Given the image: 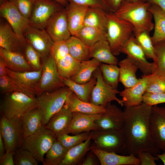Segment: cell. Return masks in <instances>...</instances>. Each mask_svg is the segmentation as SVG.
<instances>
[{
    "label": "cell",
    "mask_w": 165,
    "mask_h": 165,
    "mask_svg": "<svg viewBox=\"0 0 165 165\" xmlns=\"http://www.w3.org/2000/svg\"><path fill=\"white\" fill-rule=\"evenodd\" d=\"M59 3L64 7H65L69 3L66 0H54Z\"/></svg>",
    "instance_id": "obj_59"
},
{
    "label": "cell",
    "mask_w": 165,
    "mask_h": 165,
    "mask_svg": "<svg viewBox=\"0 0 165 165\" xmlns=\"http://www.w3.org/2000/svg\"><path fill=\"white\" fill-rule=\"evenodd\" d=\"M24 55L33 71H38L42 68L39 55L28 43L25 49Z\"/></svg>",
    "instance_id": "obj_45"
},
{
    "label": "cell",
    "mask_w": 165,
    "mask_h": 165,
    "mask_svg": "<svg viewBox=\"0 0 165 165\" xmlns=\"http://www.w3.org/2000/svg\"><path fill=\"white\" fill-rule=\"evenodd\" d=\"M44 29L54 42L66 41L72 35L68 26L65 7L53 15Z\"/></svg>",
    "instance_id": "obj_17"
},
{
    "label": "cell",
    "mask_w": 165,
    "mask_h": 165,
    "mask_svg": "<svg viewBox=\"0 0 165 165\" xmlns=\"http://www.w3.org/2000/svg\"><path fill=\"white\" fill-rule=\"evenodd\" d=\"M64 7L54 0H35L28 20L30 26L44 29L53 15Z\"/></svg>",
    "instance_id": "obj_10"
},
{
    "label": "cell",
    "mask_w": 165,
    "mask_h": 165,
    "mask_svg": "<svg viewBox=\"0 0 165 165\" xmlns=\"http://www.w3.org/2000/svg\"><path fill=\"white\" fill-rule=\"evenodd\" d=\"M148 84L145 92L153 93H165V77L153 72L146 76Z\"/></svg>",
    "instance_id": "obj_43"
},
{
    "label": "cell",
    "mask_w": 165,
    "mask_h": 165,
    "mask_svg": "<svg viewBox=\"0 0 165 165\" xmlns=\"http://www.w3.org/2000/svg\"><path fill=\"white\" fill-rule=\"evenodd\" d=\"M90 150L97 157L101 165H139V158L133 154L121 155L118 153L105 152L91 146Z\"/></svg>",
    "instance_id": "obj_21"
},
{
    "label": "cell",
    "mask_w": 165,
    "mask_h": 165,
    "mask_svg": "<svg viewBox=\"0 0 165 165\" xmlns=\"http://www.w3.org/2000/svg\"><path fill=\"white\" fill-rule=\"evenodd\" d=\"M101 64V62L94 58L81 61L77 71L70 79L79 83H86L91 79L94 72Z\"/></svg>",
    "instance_id": "obj_34"
},
{
    "label": "cell",
    "mask_w": 165,
    "mask_h": 165,
    "mask_svg": "<svg viewBox=\"0 0 165 165\" xmlns=\"http://www.w3.org/2000/svg\"><path fill=\"white\" fill-rule=\"evenodd\" d=\"M42 60V72L36 97L43 93L53 91L65 86L51 55L50 54Z\"/></svg>",
    "instance_id": "obj_9"
},
{
    "label": "cell",
    "mask_w": 165,
    "mask_h": 165,
    "mask_svg": "<svg viewBox=\"0 0 165 165\" xmlns=\"http://www.w3.org/2000/svg\"><path fill=\"white\" fill-rule=\"evenodd\" d=\"M4 94L0 104L1 116L8 119L21 118L29 111L38 107L36 97L20 91Z\"/></svg>",
    "instance_id": "obj_4"
},
{
    "label": "cell",
    "mask_w": 165,
    "mask_h": 165,
    "mask_svg": "<svg viewBox=\"0 0 165 165\" xmlns=\"http://www.w3.org/2000/svg\"><path fill=\"white\" fill-rule=\"evenodd\" d=\"M150 5L141 0L124 1L114 13L118 17L132 25L134 28V34L143 31L149 32L154 28L153 16L149 10Z\"/></svg>",
    "instance_id": "obj_2"
},
{
    "label": "cell",
    "mask_w": 165,
    "mask_h": 165,
    "mask_svg": "<svg viewBox=\"0 0 165 165\" xmlns=\"http://www.w3.org/2000/svg\"><path fill=\"white\" fill-rule=\"evenodd\" d=\"M72 3L88 7H99L108 12H113L106 0H66Z\"/></svg>",
    "instance_id": "obj_47"
},
{
    "label": "cell",
    "mask_w": 165,
    "mask_h": 165,
    "mask_svg": "<svg viewBox=\"0 0 165 165\" xmlns=\"http://www.w3.org/2000/svg\"><path fill=\"white\" fill-rule=\"evenodd\" d=\"M5 0H0V4H1Z\"/></svg>",
    "instance_id": "obj_61"
},
{
    "label": "cell",
    "mask_w": 165,
    "mask_h": 165,
    "mask_svg": "<svg viewBox=\"0 0 165 165\" xmlns=\"http://www.w3.org/2000/svg\"><path fill=\"white\" fill-rule=\"evenodd\" d=\"M105 112L101 114L96 123L98 129L114 130L122 129L124 121L123 111L111 102L105 107Z\"/></svg>",
    "instance_id": "obj_18"
},
{
    "label": "cell",
    "mask_w": 165,
    "mask_h": 165,
    "mask_svg": "<svg viewBox=\"0 0 165 165\" xmlns=\"http://www.w3.org/2000/svg\"><path fill=\"white\" fill-rule=\"evenodd\" d=\"M99 67L105 82L114 89H117L119 81V68L117 65L101 63Z\"/></svg>",
    "instance_id": "obj_39"
},
{
    "label": "cell",
    "mask_w": 165,
    "mask_h": 165,
    "mask_svg": "<svg viewBox=\"0 0 165 165\" xmlns=\"http://www.w3.org/2000/svg\"><path fill=\"white\" fill-rule=\"evenodd\" d=\"M136 42L142 49L147 57L154 60V46L149 32H141L134 34Z\"/></svg>",
    "instance_id": "obj_41"
},
{
    "label": "cell",
    "mask_w": 165,
    "mask_h": 165,
    "mask_svg": "<svg viewBox=\"0 0 165 165\" xmlns=\"http://www.w3.org/2000/svg\"><path fill=\"white\" fill-rule=\"evenodd\" d=\"M152 106L144 102L138 105L125 107L124 121L122 129L126 143L125 150L128 155L137 156L141 151H146L154 155L160 150L155 145L151 137L149 120Z\"/></svg>",
    "instance_id": "obj_1"
},
{
    "label": "cell",
    "mask_w": 165,
    "mask_h": 165,
    "mask_svg": "<svg viewBox=\"0 0 165 165\" xmlns=\"http://www.w3.org/2000/svg\"><path fill=\"white\" fill-rule=\"evenodd\" d=\"M149 10L154 20V29L152 39L154 44L165 40V11L158 6L150 5Z\"/></svg>",
    "instance_id": "obj_29"
},
{
    "label": "cell",
    "mask_w": 165,
    "mask_h": 165,
    "mask_svg": "<svg viewBox=\"0 0 165 165\" xmlns=\"http://www.w3.org/2000/svg\"><path fill=\"white\" fill-rule=\"evenodd\" d=\"M91 47L97 42L107 39L106 33L96 28L84 25L75 36Z\"/></svg>",
    "instance_id": "obj_37"
},
{
    "label": "cell",
    "mask_w": 165,
    "mask_h": 165,
    "mask_svg": "<svg viewBox=\"0 0 165 165\" xmlns=\"http://www.w3.org/2000/svg\"><path fill=\"white\" fill-rule=\"evenodd\" d=\"M0 14L18 36L24 38V34L29 25L28 20L21 13L12 2L5 0L0 4Z\"/></svg>",
    "instance_id": "obj_15"
},
{
    "label": "cell",
    "mask_w": 165,
    "mask_h": 165,
    "mask_svg": "<svg viewBox=\"0 0 165 165\" xmlns=\"http://www.w3.org/2000/svg\"><path fill=\"white\" fill-rule=\"evenodd\" d=\"M119 68V81L125 88L133 86L138 82L136 73L138 69L127 57L118 62Z\"/></svg>",
    "instance_id": "obj_30"
},
{
    "label": "cell",
    "mask_w": 165,
    "mask_h": 165,
    "mask_svg": "<svg viewBox=\"0 0 165 165\" xmlns=\"http://www.w3.org/2000/svg\"><path fill=\"white\" fill-rule=\"evenodd\" d=\"M124 0H107V2L113 12L119 8Z\"/></svg>",
    "instance_id": "obj_54"
},
{
    "label": "cell",
    "mask_w": 165,
    "mask_h": 165,
    "mask_svg": "<svg viewBox=\"0 0 165 165\" xmlns=\"http://www.w3.org/2000/svg\"><path fill=\"white\" fill-rule=\"evenodd\" d=\"M137 156L139 158L141 165H156V161L159 159L157 156L146 151L139 152Z\"/></svg>",
    "instance_id": "obj_51"
},
{
    "label": "cell",
    "mask_w": 165,
    "mask_h": 165,
    "mask_svg": "<svg viewBox=\"0 0 165 165\" xmlns=\"http://www.w3.org/2000/svg\"><path fill=\"white\" fill-rule=\"evenodd\" d=\"M88 8L69 2L65 7L68 26L72 35L76 36L84 26L85 16Z\"/></svg>",
    "instance_id": "obj_23"
},
{
    "label": "cell",
    "mask_w": 165,
    "mask_h": 165,
    "mask_svg": "<svg viewBox=\"0 0 165 165\" xmlns=\"http://www.w3.org/2000/svg\"><path fill=\"white\" fill-rule=\"evenodd\" d=\"M14 160L15 165H38V162L28 151L20 148L14 152Z\"/></svg>",
    "instance_id": "obj_44"
},
{
    "label": "cell",
    "mask_w": 165,
    "mask_h": 165,
    "mask_svg": "<svg viewBox=\"0 0 165 165\" xmlns=\"http://www.w3.org/2000/svg\"><path fill=\"white\" fill-rule=\"evenodd\" d=\"M0 88L1 92L3 94L15 91L21 92L13 79L7 75L0 77Z\"/></svg>",
    "instance_id": "obj_49"
},
{
    "label": "cell",
    "mask_w": 165,
    "mask_h": 165,
    "mask_svg": "<svg viewBox=\"0 0 165 165\" xmlns=\"http://www.w3.org/2000/svg\"><path fill=\"white\" fill-rule=\"evenodd\" d=\"M91 133V131L85 132L72 135L64 133L57 136V140L68 150L85 141L90 136Z\"/></svg>",
    "instance_id": "obj_42"
},
{
    "label": "cell",
    "mask_w": 165,
    "mask_h": 165,
    "mask_svg": "<svg viewBox=\"0 0 165 165\" xmlns=\"http://www.w3.org/2000/svg\"><path fill=\"white\" fill-rule=\"evenodd\" d=\"M62 79L65 86H67L78 98L84 101L90 102L91 93L97 81L93 74L89 81L82 84L75 82L70 79Z\"/></svg>",
    "instance_id": "obj_32"
},
{
    "label": "cell",
    "mask_w": 165,
    "mask_h": 165,
    "mask_svg": "<svg viewBox=\"0 0 165 165\" xmlns=\"http://www.w3.org/2000/svg\"><path fill=\"white\" fill-rule=\"evenodd\" d=\"M13 151L6 152L4 155L0 158V165H14Z\"/></svg>",
    "instance_id": "obj_53"
},
{
    "label": "cell",
    "mask_w": 165,
    "mask_h": 165,
    "mask_svg": "<svg viewBox=\"0 0 165 165\" xmlns=\"http://www.w3.org/2000/svg\"><path fill=\"white\" fill-rule=\"evenodd\" d=\"M151 139L155 146L165 152V107L152 106L149 120Z\"/></svg>",
    "instance_id": "obj_13"
},
{
    "label": "cell",
    "mask_w": 165,
    "mask_h": 165,
    "mask_svg": "<svg viewBox=\"0 0 165 165\" xmlns=\"http://www.w3.org/2000/svg\"><path fill=\"white\" fill-rule=\"evenodd\" d=\"M71 91L65 86L53 91L43 93L36 97L38 107L43 113V126L53 115L63 107Z\"/></svg>",
    "instance_id": "obj_7"
},
{
    "label": "cell",
    "mask_w": 165,
    "mask_h": 165,
    "mask_svg": "<svg viewBox=\"0 0 165 165\" xmlns=\"http://www.w3.org/2000/svg\"><path fill=\"white\" fill-rule=\"evenodd\" d=\"M72 118L66 133L72 135L85 132H90L98 129L96 121L101 114H88L72 112Z\"/></svg>",
    "instance_id": "obj_20"
},
{
    "label": "cell",
    "mask_w": 165,
    "mask_h": 165,
    "mask_svg": "<svg viewBox=\"0 0 165 165\" xmlns=\"http://www.w3.org/2000/svg\"><path fill=\"white\" fill-rule=\"evenodd\" d=\"M120 53L127 55V57L141 71L143 75H148L154 72V63L147 61L144 52L136 42L134 35L122 46Z\"/></svg>",
    "instance_id": "obj_12"
},
{
    "label": "cell",
    "mask_w": 165,
    "mask_h": 165,
    "mask_svg": "<svg viewBox=\"0 0 165 165\" xmlns=\"http://www.w3.org/2000/svg\"><path fill=\"white\" fill-rule=\"evenodd\" d=\"M17 7L21 13L28 20L35 0H8Z\"/></svg>",
    "instance_id": "obj_48"
},
{
    "label": "cell",
    "mask_w": 165,
    "mask_h": 165,
    "mask_svg": "<svg viewBox=\"0 0 165 165\" xmlns=\"http://www.w3.org/2000/svg\"><path fill=\"white\" fill-rule=\"evenodd\" d=\"M28 44L24 38L18 36L6 21L0 24V48L24 55Z\"/></svg>",
    "instance_id": "obj_19"
},
{
    "label": "cell",
    "mask_w": 165,
    "mask_h": 165,
    "mask_svg": "<svg viewBox=\"0 0 165 165\" xmlns=\"http://www.w3.org/2000/svg\"><path fill=\"white\" fill-rule=\"evenodd\" d=\"M91 136L94 143L92 147L105 152L117 153L125 150L126 140L122 129H97L91 131Z\"/></svg>",
    "instance_id": "obj_6"
},
{
    "label": "cell",
    "mask_w": 165,
    "mask_h": 165,
    "mask_svg": "<svg viewBox=\"0 0 165 165\" xmlns=\"http://www.w3.org/2000/svg\"><path fill=\"white\" fill-rule=\"evenodd\" d=\"M24 37L39 54L42 60L50 54L54 42L45 29L35 28L29 25Z\"/></svg>",
    "instance_id": "obj_16"
},
{
    "label": "cell",
    "mask_w": 165,
    "mask_h": 165,
    "mask_svg": "<svg viewBox=\"0 0 165 165\" xmlns=\"http://www.w3.org/2000/svg\"><path fill=\"white\" fill-rule=\"evenodd\" d=\"M7 75L11 78L21 91L28 95L36 97L41 77L42 68L38 71L19 72L6 67Z\"/></svg>",
    "instance_id": "obj_14"
},
{
    "label": "cell",
    "mask_w": 165,
    "mask_h": 165,
    "mask_svg": "<svg viewBox=\"0 0 165 165\" xmlns=\"http://www.w3.org/2000/svg\"><path fill=\"white\" fill-rule=\"evenodd\" d=\"M68 150L56 140L45 154L43 164L60 165Z\"/></svg>",
    "instance_id": "obj_38"
},
{
    "label": "cell",
    "mask_w": 165,
    "mask_h": 165,
    "mask_svg": "<svg viewBox=\"0 0 165 165\" xmlns=\"http://www.w3.org/2000/svg\"><path fill=\"white\" fill-rule=\"evenodd\" d=\"M6 152L5 146L2 138L0 134V158H1Z\"/></svg>",
    "instance_id": "obj_57"
},
{
    "label": "cell",
    "mask_w": 165,
    "mask_h": 165,
    "mask_svg": "<svg viewBox=\"0 0 165 165\" xmlns=\"http://www.w3.org/2000/svg\"><path fill=\"white\" fill-rule=\"evenodd\" d=\"M43 113L38 107L33 108L21 117L23 138L34 134L43 126Z\"/></svg>",
    "instance_id": "obj_26"
},
{
    "label": "cell",
    "mask_w": 165,
    "mask_h": 165,
    "mask_svg": "<svg viewBox=\"0 0 165 165\" xmlns=\"http://www.w3.org/2000/svg\"><path fill=\"white\" fill-rule=\"evenodd\" d=\"M154 44L155 66L154 72L165 77V40L156 42Z\"/></svg>",
    "instance_id": "obj_40"
},
{
    "label": "cell",
    "mask_w": 165,
    "mask_h": 165,
    "mask_svg": "<svg viewBox=\"0 0 165 165\" xmlns=\"http://www.w3.org/2000/svg\"><path fill=\"white\" fill-rule=\"evenodd\" d=\"M57 136L50 130L43 126L34 134L23 138L20 148L31 152L38 162H43L45 156Z\"/></svg>",
    "instance_id": "obj_5"
},
{
    "label": "cell",
    "mask_w": 165,
    "mask_h": 165,
    "mask_svg": "<svg viewBox=\"0 0 165 165\" xmlns=\"http://www.w3.org/2000/svg\"><path fill=\"white\" fill-rule=\"evenodd\" d=\"M90 57L102 63L117 65L118 63V60L112 53L107 39L101 40L90 47Z\"/></svg>",
    "instance_id": "obj_28"
},
{
    "label": "cell",
    "mask_w": 165,
    "mask_h": 165,
    "mask_svg": "<svg viewBox=\"0 0 165 165\" xmlns=\"http://www.w3.org/2000/svg\"><path fill=\"white\" fill-rule=\"evenodd\" d=\"M148 80L146 76L142 75L138 82L134 86L120 92L119 95L122 97L124 106L126 107L134 106L143 102V97L146 91Z\"/></svg>",
    "instance_id": "obj_22"
},
{
    "label": "cell",
    "mask_w": 165,
    "mask_h": 165,
    "mask_svg": "<svg viewBox=\"0 0 165 165\" xmlns=\"http://www.w3.org/2000/svg\"><path fill=\"white\" fill-rule=\"evenodd\" d=\"M108 12L99 7H89L84 25L93 27L106 33Z\"/></svg>",
    "instance_id": "obj_33"
},
{
    "label": "cell",
    "mask_w": 165,
    "mask_h": 165,
    "mask_svg": "<svg viewBox=\"0 0 165 165\" xmlns=\"http://www.w3.org/2000/svg\"><path fill=\"white\" fill-rule=\"evenodd\" d=\"M149 4L156 5L165 11V0H145Z\"/></svg>",
    "instance_id": "obj_55"
},
{
    "label": "cell",
    "mask_w": 165,
    "mask_h": 165,
    "mask_svg": "<svg viewBox=\"0 0 165 165\" xmlns=\"http://www.w3.org/2000/svg\"><path fill=\"white\" fill-rule=\"evenodd\" d=\"M134 31L130 22L118 17L113 12L108 13L106 36L114 55L120 54L121 48L133 35Z\"/></svg>",
    "instance_id": "obj_3"
},
{
    "label": "cell",
    "mask_w": 165,
    "mask_h": 165,
    "mask_svg": "<svg viewBox=\"0 0 165 165\" xmlns=\"http://www.w3.org/2000/svg\"><path fill=\"white\" fill-rule=\"evenodd\" d=\"M7 75L6 66L4 59L0 56V77Z\"/></svg>",
    "instance_id": "obj_56"
},
{
    "label": "cell",
    "mask_w": 165,
    "mask_h": 165,
    "mask_svg": "<svg viewBox=\"0 0 165 165\" xmlns=\"http://www.w3.org/2000/svg\"><path fill=\"white\" fill-rule=\"evenodd\" d=\"M72 118V112L64 105L59 111L51 117L44 126L53 132L57 137L66 133Z\"/></svg>",
    "instance_id": "obj_24"
},
{
    "label": "cell",
    "mask_w": 165,
    "mask_h": 165,
    "mask_svg": "<svg viewBox=\"0 0 165 165\" xmlns=\"http://www.w3.org/2000/svg\"><path fill=\"white\" fill-rule=\"evenodd\" d=\"M100 164L99 161L97 156L90 150L86 154L82 165H97Z\"/></svg>",
    "instance_id": "obj_52"
},
{
    "label": "cell",
    "mask_w": 165,
    "mask_h": 165,
    "mask_svg": "<svg viewBox=\"0 0 165 165\" xmlns=\"http://www.w3.org/2000/svg\"><path fill=\"white\" fill-rule=\"evenodd\" d=\"M155 155L157 156L162 161L163 164L165 165V152L162 154H157Z\"/></svg>",
    "instance_id": "obj_58"
},
{
    "label": "cell",
    "mask_w": 165,
    "mask_h": 165,
    "mask_svg": "<svg viewBox=\"0 0 165 165\" xmlns=\"http://www.w3.org/2000/svg\"><path fill=\"white\" fill-rule=\"evenodd\" d=\"M69 53L68 48L66 41L54 42L50 53L55 62Z\"/></svg>",
    "instance_id": "obj_46"
},
{
    "label": "cell",
    "mask_w": 165,
    "mask_h": 165,
    "mask_svg": "<svg viewBox=\"0 0 165 165\" xmlns=\"http://www.w3.org/2000/svg\"><path fill=\"white\" fill-rule=\"evenodd\" d=\"M0 56L4 59L6 67L11 71L19 72L33 71L22 53L0 48Z\"/></svg>",
    "instance_id": "obj_27"
},
{
    "label": "cell",
    "mask_w": 165,
    "mask_h": 165,
    "mask_svg": "<svg viewBox=\"0 0 165 165\" xmlns=\"http://www.w3.org/2000/svg\"><path fill=\"white\" fill-rule=\"evenodd\" d=\"M64 105L72 112H76L85 114H102L106 110L105 107L103 106L96 105L90 102L82 100L71 91Z\"/></svg>",
    "instance_id": "obj_25"
},
{
    "label": "cell",
    "mask_w": 165,
    "mask_h": 165,
    "mask_svg": "<svg viewBox=\"0 0 165 165\" xmlns=\"http://www.w3.org/2000/svg\"><path fill=\"white\" fill-rule=\"evenodd\" d=\"M143 102L152 106L165 103V93H153L145 92L143 97Z\"/></svg>",
    "instance_id": "obj_50"
},
{
    "label": "cell",
    "mask_w": 165,
    "mask_h": 165,
    "mask_svg": "<svg viewBox=\"0 0 165 165\" xmlns=\"http://www.w3.org/2000/svg\"><path fill=\"white\" fill-rule=\"evenodd\" d=\"M91 141L90 134L85 141L68 149L60 165L77 164L90 151Z\"/></svg>",
    "instance_id": "obj_31"
},
{
    "label": "cell",
    "mask_w": 165,
    "mask_h": 165,
    "mask_svg": "<svg viewBox=\"0 0 165 165\" xmlns=\"http://www.w3.org/2000/svg\"><path fill=\"white\" fill-rule=\"evenodd\" d=\"M137 0H124V1H133ZM144 1H145V0H141Z\"/></svg>",
    "instance_id": "obj_60"
},
{
    "label": "cell",
    "mask_w": 165,
    "mask_h": 165,
    "mask_svg": "<svg viewBox=\"0 0 165 165\" xmlns=\"http://www.w3.org/2000/svg\"><path fill=\"white\" fill-rule=\"evenodd\" d=\"M93 74L96 77L97 81L91 93L90 102L96 105L105 107L108 103L115 101L123 107V101L116 96V94H119L120 92L117 89L113 88L105 82L99 67Z\"/></svg>",
    "instance_id": "obj_11"
},
{
    "label": "cell",
    "mask_w": 165,
    "mask_h": 165,
    "mask_svg": "<svg viewBox=\"0 0 165 165\" xmlns=\"http://www.w3.org/2000/svg\"><path fill=\"white\" fill-rule=\"evenodd\" d=\"M66 42L69 53L74 58L81 62L90 59V47L77 37L71 35Z\"/></svg>",
    "instance_id": "obj_35"
},
{
    "label": "cell",
    "mask_w": 165,
    "mask_h": 165,
    "mask_svg": "<svg viewBox=\"0 0 165 165\" xmlns=\"http://www.w3.org/2000/svg\"></svg>",
    "instance_id": "obj_62"
},
{
    "label": "cell",
    "mask_w": 165,
    "mask_h": 165,
    "mask_svg": "<svg viewBox=\"0 0 165 165\" xmlns=\"http://www.w3.org/2000/svg\"><path fill=\"white\" fill-rule=\"evenodd\" d=\"M55 62L61 77L70 79L77 71L81 61L74 58L69 53Z\"/></svg>",
    "instance_id": "obj_36"
},
{
    "label": "cell",
    "mask_w": 165,
    "mask_h": 165,
    "mask_svg": "<svg viewBox=\"0 0 165 165\" xmlns=\"http://www.w3.org/2000/svg\"><path fill=\"white\" fill-rule=\"evenodd\" d=\"M0 134L4 143L6 152H15L20 148L23 138L21 118L8 119L1 116Z\"/></svg>",
    "instance_id": "obj_8"
}]
</instances>
